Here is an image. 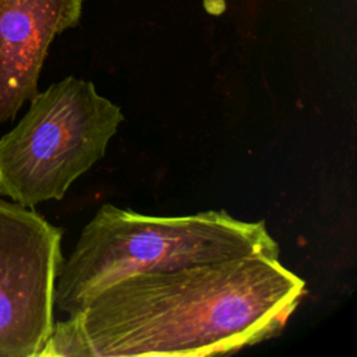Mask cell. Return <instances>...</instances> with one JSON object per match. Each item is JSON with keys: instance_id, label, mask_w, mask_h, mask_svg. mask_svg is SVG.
Instances as JSON below:
<instances>
[{"instance_id": "cell-4", "label": "cell", "mask_w": 357, "mask_h": 357, "mask_svg": "<svg viewBox=\"0 0 357 357\" xmlns=\"http://www.w3.org/2000/svg\"><path fill=\"white\" fill-rule=\"evenodd\" d=\"M61 229L0 197V357H38L53 329Z\"/></svg>"}, {"instance_id": "cell-2", "label": "cell", "mask_w": 357, "mask_h": 357, "mask_svg": "<svg viewBox=\"0 0 357 357\" xmlns=\"http://www.w3.org/2000/svg\"><path fill=\"white\" fill-rule=\"evenodd\" d=\"M279 254L262 220H238L226 211L151 216L105 204L61 264L54 305L77 312L110 284L138 273Z\"/></svg>"}, {"instance_id": "cell-3", "label": "cell", "mask_w": 357, "mask_h": 357, "mask_svg": "<svg viewBox=\"0 0 357 357\" xmlns=\"http://www.w3.org/2000/svg\"><path fill=\"white\" fill-rule=\"evenodd\" d=\"M0 138V197L22 206L61 199L99 159L124 116L91 81L66 77L29 100Z\"/></svg>"}, {"instance_id": "cell-1", "label": "cell", "mask_w": 357, "mask_h": 357, "mask_svg": "<svg viewBox=\"0 0 357 357\" xmlns=\"http://www.w3.org/2000/svg\"><path fill=\"white\" fill-rule=\"evenodd\" d=\"M304 289L278 257L250 255L128 276L71 315L88 357H205L278 336Z\"/></svg>"}, {"instance_id": "cell-5", "label": "cell", "mask_w": 357, "mask_h": 357, "mask_svg": "<svg viewBox=\"0 0 357 357\" xmlns=\"http://www.w3.org/2000/svg\"><path fill=\"white\" fill-rule=\"evenodd\" d=\"M85 0H0V124L38 92L54 38L79 24Z\"/></svg>"}]
</instances>
